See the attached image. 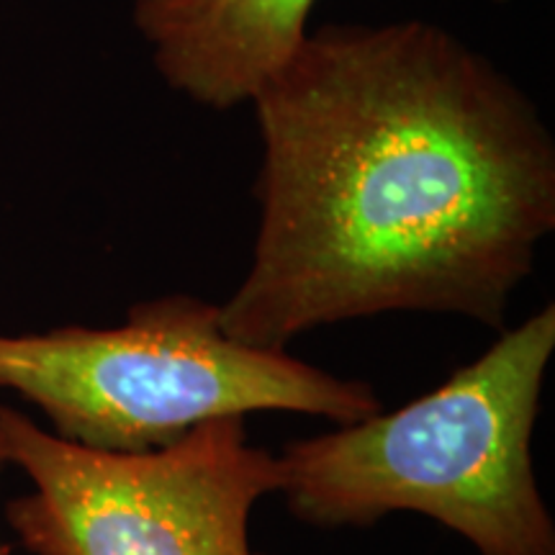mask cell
<instances>
[{"label": "cell", "mask_w": 555, "mask_h": 555, "mask_svg": "<svg viewBox=\"0 0 555 555\" xmlns=\"http://www.w3.org/2000/svg\"><path fill=\"white\" fill-rule=\"evenodd\" d=\"M258 237L221 327L286 350L391 311L504 330L555 227L538 108L429 21L324 24L253 95Z\"/></svg>", "instance_id": "obj_1"}, {"label": "cell", "mask_w": 555, "mask_h": 555, "mask_svg": "<svg viewBox=\"0 0 555 555\" xmlns=\"http://www.w3.org/2000/svg\"><path fill=\"white\" fill-rule=\"evenodd\" d=\"M3 466H5V461H3V450H0V470H3ZM0 555H9V551H5V545H3V540H0Z\"/></svg>", "instance_id": "obj_6"}, {"label": "cell", "mask_w": 555, "mask_h": 555, "mask_svg": "<svg viewBox=\"0 0 555 555\" xmlns=\"http://www.w3.org/2000/svg\"><path fill=\"white\" fill-rule=\"evenodd\" d=\"M553 350L551 304L397 412L288 442L278 455L288 512L314 527H371L412 512L478 555H555L532 463Z\"/></svg>", "instance_id": "obj_2"}, {"label": "cell", "mask_w": 555, "mask_h": 555, "mask_svg": "<svg viewBox=\"0 0 555 555\" xmlns=\"http://www.w3.org/2000/svg\"><path fill=\"white\" fill-rule=\"evenodd\" d=\"M0 450L34 483L5 509L34 555H268L249 545V515L283 478L278 455L247 440L245 416L150 453H103L0 406Z\"/></svg>", "instance_id": "obj_4"}, {"label": "cell", "mask_w": 555, "mask_h": 555, "mask_svg": "<svg viewBox=\"0 0 555 555\" xmlns=\"http://www.w3.org/2000/svg\"><path fill=\"white\" fill-rule=\"evenodd\" d=\"M317 0H134L131 24L163 80L198 106L249 103L309 31Z\"/></svg>", "instance_id": "obj_5"}, {"label": "cell", "mask_w": 555, "mask_h": 555, "mask_svg": "<svg viewBox=\"0 0 555 555\" xmlns=\"http://www.w3.org/2000/svg\"><path fill=\"white\" fill-rule=\"evenodd\" d=\"M0 388L39 406L62 440L103 453H150L221 416L352 425L384 412L373 386L240 343L217 304L189 294L134 304L119 327L0 335Z\"/></svg>", "instance_id": "obj_3"}]
</instances>
